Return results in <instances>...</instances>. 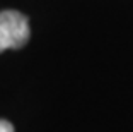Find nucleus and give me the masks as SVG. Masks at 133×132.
Listing matches in <instances>:
<instances>
[{
	"label": "nucleus",
	"mask_w": 133,
	"mask_h": 132,
	"mask_svg": "<svg viewBox=\"0 0 133 132\" xmlns=\"http://www.w3.org/2000/svg\"><path fill=\"white\" fill-rule=\"evenodd\" d=\"M0 132H14V125L7 120H0Z\"/></svg>",
	"instance_id": "obj_2"
},
{
	"label": "nucleus",
	"mask_w": 133,
	"mask_h": 132,
	"mask_svg": "<svg viewBox=\"0 0 133 132\" xmlns=\"http://www.w3.org/2000/svg\"><path fill=\"white\" fill-rule=\"evenodd\" d=\"M29 21L24 14L17 10L0 12V53L9 48H22L29 41Z\"/></svg>",
	"instance_id": "obj_1"
}]
</instances>
